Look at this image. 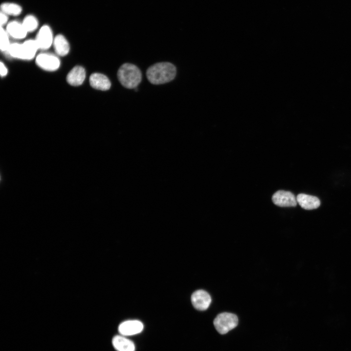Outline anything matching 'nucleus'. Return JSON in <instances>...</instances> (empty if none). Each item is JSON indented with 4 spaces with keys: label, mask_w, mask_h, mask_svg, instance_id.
<instances>
[{
    "label": "nucleus",
    "mask_w": 351,
    "mask_h": 351,
    "mask_svg": "<svg viewBox=\"0 0 351 351\" xmlns=\"http://www.w3.org/2000/svg\"><path fill=\"white\" fill-rule=\"evenodd\" d=\"M21 23L27 33L33 32L36 30L39 25L38 18L32 14L27 15Z\"/></svg>",
    "instance_id": "nucleus-17"
},
{
    "label": "nucleus",
    "mask_w": 351,
    "mask_h": 351,
    "mask_svg": "<svg viewBox=\"0 0 351 351\" xmlns=\"http://www.w3.org/2000/svg\"><path fill=\"white\" fill-rule=\"evenodd\" d=\"M192 303L196 310L205 311L210 306L212 299L210 295L205 291L198 290L195 291L191 296Z\"/></svg>",
    "instance_id": "nucleus-8"
},
{
    "label": "nucleus",
    "mask_w": 351,
    "mask_h": 351,
    "mask_svg": "<svg viewBox=\"0 0 351 351\" xmlns=\"http://www.w3.org/2000/svg\"><path fill=\"white\" fill-rule=\"evenodd\" d=\"M91 86L97 90L106 91L111 86V83L107 76L98 73L92 74L89 78Z\"/></svg>",
    "instance_id": "nucleus-11"
},
{
    "label": "nucleus",
    "mask_w": 351,
    "mask_h": 351,
    "mask_svg": "<svg viewBox=\"0 0 351 351\" xmlns=\"http://www.w3.org/2000/svg\"><path fill=\"white\" fill-rule=\"evenodd\" d=\"M37 65L42 69L48 71H54L58 69L60 62L58 58L49 53H41L36 58Z\"/></svg>",
    "instance_id": "nucleus-5"
},
{
    "label": "nucleus",
    "mask_w": 351,
    "mask_h": 351,
    "mask_svg": "<svg viewBox=\"0 0 351 351\" xmlns=\"http://www.w3.org/2000/svg\"><path fill=\"white\" fill-rule=\"evenodd\" d=\"M0 48L1 51L6 53L11 45L9 37L4 27H0Z\"/></svg>",
    "instance_id": "nucleus-18"
},
{
    "label": "nucleus",
    "mask_w": 351,
    "mask_h": 351,
    "mask_svg": "<svg viewBox=\"0 0 351 351\" xmlns=\"http://www.w3.org/2000/svg\"><path fill=\"white\" fill-rule=\"evenodd\" d=\"M296 200L299 205L305 210H313L317 208L320 205L318 197L305 194H298Z\"/></svg>",
    "instance_id": "nucleus-13"
},
{
    "label": "nucleus",
    "mask_w": 351,
    "mask_h": 351,
    "mask_svg": "<svg viewBox=\"0 0 351 351\" xmlns=\"http://www.w3.org/2000/svg\"><path fill=\"white\" fill-rule=\"evenodd\" d=\"M112 344L117 351H135V345L125 336H115L112 339Z\"/></svg>",
    "instance_id": "nucleus-15"
},
{
    "label": "nucleus",
    "mask_w": 351,
    "mask_h": 351,
    "mask_svg": "<svg viewBox=\"0 0 351 351\" xmlns=\"http://www.w3.org/2000/svg\"><path fill=\"white\" fill-rule=\"evenodd\" d=\"M237 324V316L227 312L218 314L214 320V325L216 330L221 334H226L236 327Z\"/></svg>",
    "instance_id": "nucleus-4"
},
{
    "label": "nucleus",
    "mask_w": 351,
    "mask_h": 351,
    "mask_svg": "<svg viewBox=\"0 0 351 351\" xmlns=\"http://www.w3.org/2000/svg\"><path fill=\"white\" fill-rule=\"evenodd\" d=\"M273 203L280 207H294L297 204L296 197L289 191L279 190L272 196Z\"/></svg>",
    "instance_id": "nucleus-7"
},
{
    "label": "nucleus",
    "mask_w": 351,
    "mask_h": 351,
    "mask_svg": "<svg viewBox=\"0 0 351 351\" xmlns=\"http://www.w3.org/2000/svg\"><path fill=\"white\" fill-rule=\"evenodd\" d=\"M39 49L35 39H31L25 40L22 43H11L6 53L14 58L31 60L35 57Z\"/></svg>",
    "instance_id": "nucleus-3"
},
{
    "label": "nucleus",
    "mask_w": 351,
    "mask_h": 351,
    "mask_svg": "<svg viewBox=\"0 0 351 351\" xmlns=\"http://www.w3.org/2000/svg\"><path fill=\"white\" fill-rule=\"evenodd\" d=\"M176 66L169 62H161L154 64L146 71L148 80L153 84H161L173 80L176 75Z\"/></svg>",
    "instance_id": "nucleus-1"
},
{
    "label": "nucleus",
    "mask_w": 351,
    "mask_h": 351,
    "mask_svg": "<svg viewBox=\"0 0 351 351\" xmlns=\"http://www.w3.org/2000/svg\"><path fill=\"white\" fill-rule=\"evenodd\" d=\"M0 75L1 77H5L7 75L8 70L5 64L2 62H0Z\"/></svg>",
    "instance_id": "nucleus-20"
},
{
    "label": "nucleus",
    "mask_w": 351,
    "mask_h": 351,
    "mask_svg": "<svg viewBox=\"0 0 351 351\" xmlns=\"http://www.w3.org/2000/svg\"><path fill=\"white\" fill-rule=\"evenodd\" d=\"M117 76L121 84L128 89L136 88L142 79L139 69L135 65L129 63H124L119 67Z\"/></svg>",
    "instance_id": "nucleus-2"
},
{
    "label": "nucleus",
    "mask_w": 351,
    "mask_h": 351,
    "mask_svg": "<svg viewBox=\"0 0 351 351\" xmlns=\"http://www.w3.org/2000/svg\"><path fill=\"white\" fill-rule=\"evenodd\" d=\"M4 28L9 36L16 39H23L28 34L21 22L18 20L9 21Z\"/></svg>",
    "instance_id": "nucleus-10"
},
{
    "label": "nucleus",
    "mask_w": 351,
    "mask_h": 351,
    "mask_svg": "<svg viewBox=\"0 0 351 351\" xmlns=\"http://www.w3.org/2000/svg\"><path fill=\"white\" fill-rule=\"evenodd\" d=\"M86 77L85 70L83 67L77 66L72 69L67 76L68 83L72 86H79L84 82Z\"/></svg>",
    "instance_id": "nucleus-12"
},
{
    "label": "nucleus",
    "mask_w": 351,
    "mask_h": 351,
    "mask_svg": "<svg viewBox=\"0 0 351 351\" xmlns=\"http://www.w3.org/2000/svg\"><path fill=\"white\" fill-rule=\"evenodd\" d=\"M143 323L137 320H129L120 324L118 330L120 335L131 336L140 333L143 330Z\"/></svg>",
    "instance_id": "nucleus-9"
},
{
    "label": "nucleus",
    "mask_w": 351,
    "mask_h": 351,
    "mask_svg": "<svg viewBox=\"0 0 351 351\" xmlns=\"http://www.w3.org/2000/svg\"><path fill=\"white\" fill-rule=\"evenodd\" d=\"M54 37L51 27L48 24L42 25L39 28L35 39L39 49H48L53 45Z\"/></svg>",
    "instance_id": "nucleus-6"
},
{
    "label": "nucleus",
    "mask_w": 351,
    "mask_h": 351,
    "mask_svg": "<svg viewBox=\"0 0 351 351\" xmlns=\"http://www.w3.org/2000/svg\"><path fill=\"white\" fill-rule=\"evenodd\" d=\"M53 46L56 54L59 56L67 55L70 51L69 43L62 34H58L54 37Z\"/></svg>",
    "instance_id": "nucleus-14"
},
{
    "label": "nucleus",
    "mask_w": 351,
    "mask_h": 351,
    "mask_svg": "<svg viewBox=\"0 0 351 351\" xmlns=\"http://www.w3.org/2000/svg\"><path fill=\"white\" fill-rule=\"evenodd\" d=\"M9 16L5 13L0 12V27H3L9 22Z\"/></svg>",
    "instance_id": "nucleus-19"
},
{
    "label": "nucleus",
    "mask_w": 351,
    "mask_h": 351,
    "mask_svg": "<svg viewBox=\"0 0 351 351\" xmlns=\"http://www.w3.org/2000/svg\"><path fill=\"white\" fill-rule=\"evenodd\" d=\"M0 12L5 13L8 16H18L22 12V6L17 3L5 1L0 4Z\"/></svg>",
    "instance_id": "nucleus-16"
}]
</instances>
